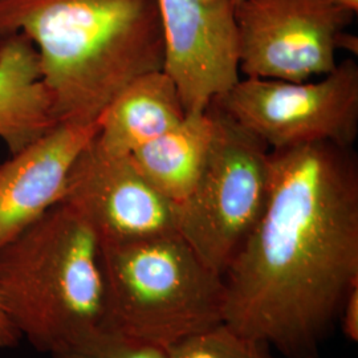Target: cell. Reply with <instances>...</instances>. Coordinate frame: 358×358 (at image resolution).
Segmentation results:
<instances>
[{
    "mask_svg": "<svg viewBox=\"0 0 358 358\" xmlns=\"http://www.w3.org/2000/svg\"><path fill=\"white\" fill-rule=\"evenodd\" d=\"M224 322L316 358L358 284V157L316 142L269 152L267 201L223 273Z\"/></svg>",
    "mask_w": 358,
    "mask_h": 358,
    "instance_id": "6da1fadb",
    "label": "cell"
},
{
    "mask_svg": "<svg viewBox=\"0 0 358 358\" xmlns=\"http://www.w3.org/2000/svg\"><path fill=\"white\" fill-rule=\"evenodd\" d=\"M38 52L57 122L90 125L131 81L164 69L157 0H0V38Z\"/></svg>",
    "mask_w": 358,
    "mask_h": 358,
    "instance_id": "7a4b0ae2",
    "label": "cell"
},
{
    "mask_svg": "<svg viewBox=\"0 0 358 358\" xmlns=\"http://www.w3.org/2000/svg\"><path fill=\"white\" fill-rule=\"evenodd\" d=\"M0 304L20 338L50 358L103 333L100 243L59 203L0 248Z\"/></svg>",
    "mask_w": 358,
    "mask_h": 358,
    "instance_id": "3957f363",
    "label": "cell"
},
{
    "mask_svg": "<svg viewBox=\"0 0 358 358\" xmlns=\"http://www.w3.org/2000/svg\"><path fill=\"white\" fill-rule=\"evenodd\" d=\"M103 333L165 350L224 322V279L179 234L100 244Z\"/></svg>",
    "mask_w": 358,
    "mask_h": 358,
    "instance_id": "277c9868",
    "label": "cell"
},
{
    "mask_svg": "<svg viewBox=\"0 0 358 358\" xmlns=\"http://www.w3.org/2000/svg\"><path fill=\"white\" fill-rule=\"evenodd\" d=\"M208 110L213 140L194 189L176 203V230L223 275L263 213L271 150L217 103Z\"/></svg>",
    "mask_w": 358,
    "mask_h": 358,
    "instance_id": "5b68a950",
    "label": "cell"
},
{
    "mask_svg": "<svg viewBox=\"0 0 358 358\" xmlns=\"http://www.w3.org/2000/svg\"><path fill=\"white\" fill-rule=\"evenodd\" d=\"M213 103L269 150L316 142L353 148L358 136V65L348 59L319 81L247 77Z\"/></svg>",
    "mask_w": 358,
    "mask_h": 358,
    "instance_id": "8992f818",
    "label": "cell"
},
{
    "mask_svg": "<svg viewBox=\"0 0 358 358\" xmlns=\"http://www.w3.org/2000/svg\"><path fill=\"white\" fill-rule=\"evenodd\" d=\"M355 13L329 0H242L236 6L239 71L301 83L331 73L337 41Z\"/></svg>",
    "mask_w": 358,
    "mask_h": 358,
    "instance_id": "52a82bcc",
    "label": "cell"
},
{
    "mask_svg": "<svg viewBox=\"0 0 358 358\" xmlns=\"http://www.w3.org/2000/svg\"><path fill=\"white\" fill-rule=\"evenodd\" d=\"M164 72L186 115H199L239 81L236 0H157Z\"/></svg>",
    "mask_w": 358,
    "mask_h": 358,
    "instance_id": "ba28073f",
    "label": "cell"
},
{
    "mask_svg": "<svg viewBox=\"0 0 358 358\" xmlns=\"http://www.w3.org/2000/svg\"><path fill=\"white\" fill-rule=\"evenodd\" d=\"M62 202L90 224L100 244L177 232L176 203L142 177L129 155L103 153L94 138L71 167Z\"/></svg>",
    "mask_w": 358,
    "mask_h": 358,
    "instance_id": "9c48e42d",
    "label": "cell"
},
{
    "mask_svg": "<svg viewBox=\"0 0 358 358\" xmlns=\"http://www.w3.org/2000/svg\"><path fill=\"white\" fill-rule=\"evenodd\" d=\"M99 129L59 122L0 166V248L62 203L69 170Z\"/></svg>",
    "mask_w": 358,
    "mask_h": 358,
    "instance_id": "30bf717a",
    "label": "cell"
},
{
    "mask_svg": "<svg viewBox=\"0 0 358 358\" xmlns=\"http://www.w3.org/2000/svg\"><path fill=\"white\" fill-rule=\"evenodd\" d=\"M186 115L174 81L164 71L150 72L131 81L105 109L94 142L103 153L130 155L177 128Z\"/></svg>",
    "mask_w": 358,
    "mask_h": 358,
    "instance_id": "8fae6325",
    "label": "cell"
},
{
    "mask_svg": "<svg viewBox=\"0 0 358 358\" xmlns=\"http://www.w3.org/2000/svg\"><path fill=\"white\" fill-rule=\"evenodd\" d=\"M56 124L34 44L20 34L0 38V140L8 153L20 152Z\"/></svg>",
    "mask_w": 358,
    "mask_h": 358,
    "instance_id": "7c38bea8",
    "label": "cell"
},
{
    "mask_svg": "<svg viewBox=\"0 0 358 358\" xmlns=\"http://www.w3.org/2000/svg\"><path fill=\"white\" fill-rule=\"evenodd\" d=\"M214 133L208 108L187 115L177 128L136 149L129 157L154 189L173 203L192 192L205 165Z\"/></svg>",
    "mask_w": 358,
    "mask_h": 358,
    "instance_id": "4fadbf2b",
    "label": "cell"
},
{
    "mask_svg": "<svg viewBox=\"0 0 358 358\" xmlns=\"http://www.w3.org/2000/svg\"><path fill=\"white\" fill-rule=\"evenodd\" d=\"M164 352L165 358H288L226 322L190 336Z\"/></svg>",
    "mask_w": 358,
    "mask_h": 358,
    "instance_id": "5bb4252c",
    "label": "cell"
},
{
    "mask_svg": "<svg viewBox=\"0 0 358 358\" xmlns=\"http://www.w3.org/2000/svg\"><path fill=\"white\" fill-rule=\"evenodd\" d=\"M52 358H165V352L101 333L76 350Z\"/></svg>",
    "mask_w": 358,
    "mask_h": 358,
    "instance_id": "9a60e30c",
    "label": "cell"
},
{
    "mask_svg": "<svg viewBox=\"0 0 358 358\" xmlns=\"http://www.w3.org/2000/svg\"><path fill=\"white\" fill-rule=\"evenodd\" d=\"M337 324L341 327V332L352 343L358 341V284L348 294L341 304Z\"/></svg>",
    "mask_w": 358,
    "mask_h": 358,
    "instance_id": "2e32d148",
    "label": "cell"
},
{
    "mask_svg": "<svg viewBox=\"0 0 358 358\" xmlns=\"http://www.w3.org/2000/svg\"><path fill=\"white\" fill-rule=\"evenodd\" d=\"M20 337L15 331L13 324L7 319L0 304V349H7L17 345Z\"/></svg>",
    "mask_w": 358,
    "mask_h": 358,
    "instance_id": "e0dca14e",
    "label": "cell"
},
{
    "mask_svg": "<svg viewBox=\"0 0 358 358\" xmlns=\"http://www.w3.org/2000/svg\"><path fill=\"white\" fill-rule=\"evenodd\" d=\"M329 1L349 13H355V15L358 13V0H329Z\"/></svg>",
    "mask_w": 358,
    "mask_h": 358,
    "instance_id": "ac0fdd59",
    "label": "cell"
},
{
    "mask_svg": "<svg viewBox=\"0 0 358 358\" xmlns=\"http://www.w3.org/2000/svg\"><path fill=\"white\" fill-rule=\"evenodd\" d=\"M241 1H242V0H236V3H238V4H239V3H241Z\"/></svg>",
    "mask_w": 358,
    "mask_h": 358,
    "instance_id": "d6986e66",
    "label": "cell"
}]
</instances>
